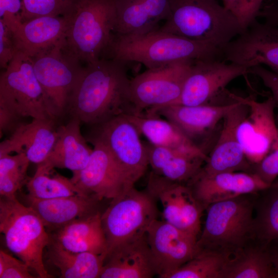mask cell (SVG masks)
<instances>
[{"instance_id": "30bf717a", "label": "cell", "mask_w": 278, "mask_h": 278, "mask_svg": "<svg viewBox=\"0 0 278 278\" xmlns=\"http://www.w3.org/2000/svg\"><path fill=\"white\" fill-rule=\"evenodd\" d=\"M88 142L103 145L118 164L130 184L144 175L149 165L145 144L135 126L124 114L92 126Z\"/></svg>"}, {"instance_id": "f1b7e54d", "label": "cell", "mask_w": 278, "mask_h": 278, "mask_svg": "<svg viewBox=\"0 0 278 278\" xmlns=\"http://www.w3.org/2000/svg\"><path fill=\"white\" fill-rule=\"evenodd\" d=\"M152 171L170 181L187 184L200 170L205 160L172 150L145 144Z\"/></svg>"}, {"instance_id": "f6af8a7d", "label": "cell", "mask_w": 278, "mask_h": 278, "mask_svg": "<svg viewBox=\"0 0 278 278\" xmlns=\"http://www.w3.org/2000/svg\"><path fill=\"white\" fill-rule=\"evenodd\" d=\"M272 184L273 185L278 186V182H274Z\"/></svg>"}, {"instance_id": "3957f363", "label": "cell", "mask_w": 278, "mask_h": 278, "mask_svg": "<svg viewBox=\"0 0 278 278\" xmlns=\"http://www.w3.org/2000/svg\"><path fill=\"white\" fill-rule=\"evenodd\" d=\"M158 29L221 49L243 31L217 0H171L169 15Z\"/></svg>"}, {"instance_id": "cb8c5ba5", "label": "cell", "mask_w": 278, "mask_h": 278, "mask_svg": "<svg viewBox=\"0 0 278 278\" xmlns=\"http://www.w3.org/2000/svg\"><path fill=\"white\" fill-rule=\"evenodd\" d=\"M25 199L27 205L36 212L49 232L76 219L97 213L100 201L93 194H76L48 199H37L27 195Z\"/></svg>"}, {"instance_id": "ba28073f", "label": "cell", "mask_w": 278, "mask_h": 278, "mask_svg": "<svg viewBox=\"0 0 278 278\" xmlns=\"http://www.w3.org/2000/svg\"><path fill=\"white\" fill-rule=\"evenodd\" d=\"M157 216L155 199L147 190L140 191L134 186L112 200L101 214L107 242L106 257L120 244L146 234Z\"/></svg>"}, {"instance_id": "e0dca14e", "label": "cell", "mask_w": 278, "mask_h": 278, "mask_svg": "<svg viewBox=\"0 0 278 278\" xmlns=\"http://www.w3.org/2000/svg\"><path fill=\"white\" fill-rule=\"evenodd\" d=\"M91 143L94 148L88 164L71 178L78 188L101 201L113 200L134 187L108 150L98 143Z\"/></svg>"}, {"instance_id": "52a82bcc", "label": "cell", "mask_w": 278, "mask_h": 278, "mask_svg": "<svg viewBox=\"0 0 278 278\" xmlns=\"http://www.w3.org/2000/svg\"><path fill=\"white\" fill-rule=\"evenodd\" d=\"M0 108L19 119H55L34 74L32 58L21 50H18L1 75Z\"/></svg>"}, {"instance_id": "4dcf8cb0", "label": "cell", "mask_w": 278, "mask_h": 278, "mask_svg": "<svg viewBox=\"0 0 278 278\" xmlns=\"http://www.w3.org/2000/svg\"><path fill=\"white\" fill-rule=\"evenodd\" d=\"M48 247L49 259L59 270L60 277H99L105 259L103 255L71 252L51 240Z\"/></svg>"}, {"instance_id": "7c38bea8", "label": "cell", "mask_w": 278, "mask_h": 278, "mask_svg": "<svg viewBox=\"0 0 278 278\" xmlns=\"http://www.w3.org/2000/svg\"><path fill=\"white\" fill-rule=\"evenodd\" d=\"M195 61H182L147 69L130 80V97L134 113L175 103Z\"/></svg>"}, {"instance_id": "83f0119b", "label": "cell", "mask_w": 278, "mask_h": 278, "mask_svg": "<svg viewBox=\"0 0 278 278\" xmlns=\"http://www.w3.org/2000/svg\"><path fill=\"white\" fill-rule=\"evenodd\" d=\"M71 14L43 16L23 22L13 32L18 50L33 57L63 40Z\"/></svg>"}, {"instance_id": "5bb4252c", "label": "cell", "mask_w": 278, "mask_h": 278, "mask_svg": "<svg viewBox=\"0 0 278 278\" xmlns=\"http://www.w3.org/2000/svg\"><path fill=\"white\" fill-rule=\"evenodd\" d=\"M146 190L161 203L164 221L198 237L204 210L187 184L170 181L151 171Z\"/></svg>"}, {"instance_id": "e575fe53", "label": "cell", "mask_w": 278, "mask_h": 278, "mask_svg": "<svg viewBox=\"0 0 278 278\" xmlns=\"http://www.w3.org/2000/svg\"><path fill=\"white\" fill-rule=\"evenodd\" d=\"M29 161L23 153L0 154V195L1 197H16L18 190L26 184Z\"/></svg>"}, {"instance_id": "d6a6232c", "label": "cell", "mask_w": 278, "mask_h": 278, "mask_svg": "<svg viewBox=\"0 0 278 278\" xmlns=\"http://www.w3.org/2000/svg\"><path fill=\"white\" fill-rule=\"evenodd\" d=\"M54 169L49 170L37 165L34 176L28 178L26 183L28 195L37 199H48L76 194L88 195L80 190L71 179L58 173H54Z\"/></svg>"}, {"instance_id": "9a60e30c", "label": "cell", "mask_w": 278, "mask_h": 278, "mask_svg": "<svg viewBox=\"0 0 278 278\" xmlns=\"http://www.w3.org/2000/svg\"><path fill=\"white\" fill-rule=\"evenodd\" d=\"M221 51L229 62L249 69L265 65L278 74V26L256 20Z\"/></svg>"}, {"instance_id": "5b68a950", "label": "cell", "mask_w": 278, "mask_h": 278, "mask_svg": "<svg viewBox=\"0 0 278 278\" xmlns=\"http://www.w3.org/2000/svg\"><path fill=\"white\" fill-rule=\"evenodd\" d=\"M115 0H79L65 38L68 53L81 63L104 58L114 33Z\"/></svg>"}, {"instance_id": "8fae6325", "label": "cell", "mask_w": 278, "mask_h": 278, "mask_svg": "<svg viewBox=\"0 0 278 278\" xmlns=\"http://www.w3.org/2000/svg\"><path fill=\"white\" fill-rule=\"evenodd\" d=\"M249 73L244 66L219 59L195 61L185 79L179 99L172 105L198 106L233 102L227 86L234 79Z\"/></svg>"}, {"instance_id": "7402d4cb", "label": "cell", "mask_w": 278, "mask_h": 278, "mask_svg": "<svg viewBox=\"0 0 278 278\" xmlns=\"http://www.w3.org/2000/svg\"><path fill=\"white\" fill-rule=\"evenodd\" d=\"M157 275L146 234L126 241L109 253L100 278H150Z\"/></svg>"}, {"instance_id": "836d02e7", "label": "cell", "mask_w": 278, "mask_h": 278, "mask_svg": "<svg viewBox=\"0 0 278 278\" xmlns=\"http://www.w3.org/2000/svg\"><path fill=\"white\" fill-rule=\"evenodd\" d=\"M228 258L218 253L197 252L191 259L165 278H221L222 270Z\"/></svg>"}, {"instance_id": "ffe728a7", "label": "cell", "mask_w": 278, "mask_h": 278, "mask_svg": "<svg viewBox=\"0 0 278 278\" xmlns=\"http://www.w3.org/2000/svg\"><path fill=\"white\" fill-rule=\"evenodd\" d=\"M187 185L204 210L211 204L241 195L258 193L270 185L253 173H198Z\"/></svg>"}, {"instance_id": "603a6c76", "label": "cell", "mask_w": 278, "mask_h": 278, "mask_svg": "<svg viewBox=\"0 0 278 278\" xmlns=\"http://www.w3.org/2000/svg\"><path fill=\"white\" fill-rule=\"evenodd\" d=\"M171 0H115L114 33L137 36L159 29V23L166 20Z\"/></svg>"}, {"instance_id": "60d3db41", "label": "cell", "mask_w": 278, "mask_h": 278, "mask_svg": "<svg viewBox=\"0 0 278 278\" xmlns=\"http://www.w3.org/2000/svg\"><path fill=\"white\" fill-rule=\"evenodd\" d=\"M18 49L13 32L0 20V65L6 68Z\"/></svg>"}, {"instance_id": "ee69618b", "label": "cell", "mask_w": 278, "mask_h": 278, "mask_svg": "<svg viewBox=\"0 0 278 278\" xmlns=\"http://www.w3.org/2000/svg\"><path fill=\"white\" fill-rule=\"evenodd\" d=\"M266 248L274 270L275 278H278V238L269 241Z\"/></svg>"}, {"instance_id": "4316f807", "label": "cell", "mask_w": 278, "mask_h": 278, "mask_svg": "<svg viewBox=\"0 0 278 278\" xmlns=\"http://www.w3.org/2000/svg\"><path fill=\"white\" fill-rule=\"evenodd\" d=\"M152 145L188 156L207 160L206 151L192 142L175 125L159 116L145 113L125 114Z\"/></svg>"}, {"instance_id": "b9f144b4", "label": "cell", "mask_w": 278, "mask_h": 278, "mask_svg": "<svg viewBox=\"0 0 278 278\" xmlns=\"http://www.w3.org/2000/svg\"><path fill=\"white\" fill-rule=\"evenodd\" d=\"M249 73L255 75L270 91L277 110L275 120L278 126V74L269 70L262 65H257L249 69Z\"/></svg>"}, {"instance_id": "ac0fdd59", "label": "cell", "mask_w": 278, "mask_h": 278, "mask_svg": "<svg viewBox=\"0 0 278 278\" xmlns=\"http://www.w3.org/2000/svg\"><path fill=\"white\" fill-rule=\"evenodd\" d=\"M237 102L235 100L224 105H169L146 111L145 113L164 117L206 152L213 131Z\"/></svg>"}, {"instance_id": "8d00e7d4", "label": "cell", "mask_w": 278, "mask_h": 278, "mask_svg": "<svg viewBox=\"0 0 278 278\" xmlns=\"http://www.w3.org/2000/svg\"><path fill=\"white\" fill-rule=\"evenodd\" d=\"M237 20L243 30L257 20L265 0H220Z\"/></svg>"}, {"instance_id": "8992f818", "label": "cell", "mask_w": 278, "mask_h": 278, "mask_svg": "<svg viewBox=\"0 0 278 278\" xmlns=\"http://www.w3.org/2000/svg\"><path fill=\"white\" fill-rule=\"evenodd\" d=\"M0 231L10 251L26 264L41 278L52 276L46 270L43 253L50 236L43 221L30 206L16 197H1Z\"/></svg>"}, {"instance_id": "7bdbcfd3", "label": "cell", "mask_w": 278, "mask_h": 278, "mask_svg": "<svg viewBox=\"0 0 278 278\" xmlns=\"http://www.w3.org/2000/svg\"><path fill=\"white\" fill-rule=\"evenodd\" d=\"M259 16L263 18L265 22L278 26V3L262 8Z\"/></svg>"}, {"instance_id": "44dd1931", "label": "cell", "mask_w": 278, "mask_h": 278, "mask_svg": "<svg viewBox=\"0 0 278 278\" xmlns=\"http://www.w3.org/2000/svg\"><path fill=\"white\" fill-rule=\"evenodd\" d=\"M57 119H32L19 124L9 138L0 144V154H24L30 162H44L53 149L58 136Z\"/></svg>"}, {"instance_id": "d4e9b609", "label": "cell", "mask_w": 278, "mask_h": 278, "mask_svg": "<svg viewBox=\"0 0 278 278\" xmlns=\"http://www.w3.org/2000/svg\"><path fill=\"white\" fill-rule=\"evenodd\" d=\"M81 121L71 118L58 127L55 145L46 160L40 165L49 170L55 168L67 169L73 173L79 172L88 164L93 149L80 131Z\"/></svg>"}, {"instance_id": "2e32d148", "label": "cell", "mask_w": 278, "mask_h": 278, "mask_svg": "<svg viewBox=\"0 0 278 278\" xmlns=\"http://www.w3.org/2000/svg\"><path fill=\"white\" fill-rule=\"evenodd\" d=\"M157 275L165 276L197 253L198 237L164 220L154 219L146 231Z\"/></svg>"}, {"instance_id": "d590c367", "label": "cell", "mask_w": 278, "mask_h": 278, "mask_svg": "<svg viewBox=\"0 0 278 278\" xmlns=\"http://www.w3.org/2000/svg\"><path fill=\"white\" fill-rule=\"evenodd\" d=\"M22 23L43 16H66L74 11L79 0H22Z\"/></svg>"}, {"instance_id": "277c9868", "label": "cell", "mask_w": 278, "mask_h": 278, "mask_svg": "<svg viewBox=\"0 0 278 278\" xmlns=\"http://www.w3.org/2000/svg\"><path fill=\"white\" fill-rule=\"evenodd\" d=\"M257 195H243L210 205L197 241V253L213 252L229 258L251 241Z\"/></svg>"}, {"instance_id": "74e56055", "label": "cell", "mask_w": 278, "mask_h": 278, "mask_svg": "<svg viewBox=\"0 0 278 278\" xmlns=\"http://www.w3.org/2000/svg\"><path fill=\"white\" fill-rule=\"evenodd\" d=\"M30 268L22 260H19L0 251V278H32Z\"/></svg>"}, {"instance_id": "ab89813d", "label": "cell", "mask_w": 278, "mask_h": 278, "mask_svg": "<svg viewBox=\"0 0 278 278\" xmlns=\"http://www.w3.org/2000/svg\"><path fill=\"white\" fill-rule=\"evenodd\" d=\"M22 0H0V20L13 32L22 23Z\"/></svg>"}, {"instance_id": "9c48e42d", "label": "cell", "mask_w": 278, "mask_h": 278, "mask_svg": "<svg viewBox=\"0 0 278 278\" xmlns=\"http://www.w3.org/2000/svg\"><path fill=\"white\" fill-rule=\"evenodd\" d=\"M36 76L47 97L52 116L67 114L70 95L83 67L67 50L65 39L31 57Z\"/></svg>"}, {"instance_id": "484cf974", "label": "cell", "mask_w": 278, "mask_h": 278, "mask_svg": "<svg viewBox=\"0 0 278 278\" xmlns=\"http://www.w3.org/2000/svg\"><path fill=\"white\" fill-rule=\"evenodd\" d=\"M50 232V240L66 250L102 254L106 258L107 242L99 211Z\"/></svg>"}, {"instance_id": "7a4b0ae2", "label": "cell", "mask_w": 278, "mask_h": 278, "mask_svg": "<svg viewBox=\"0 0 278 278\" xmlns=\"http://www.w3.org/2000/svg\"><path fill=\"white\" fill-rule=\"evenodd\" d=\"M106 54L125 63L135 62L148 69L182 61L219 59L221 49L211 43L193 41L158 29L137 36L114 34Z\"/></svg>"}, {"instance_id": "1f68e13d", "label": "cell", "mask_w": 278, "mask_h": 278, "mask_svg": "<svg viewBox=\"0 0 278 278\" xmlns=\"http://www.w3.org/2000/svg\"><path fill=\"white\" fill-rule=\"evenodd\" d=\"M254 212L253 239L266 245L278 238V186L271 184L257 193Z\"/></svg>"}, {"instance_id": "d6986e66", "label": "cell", "mask_w": 278, "mask_h": 278, "mask_svg": "<svg viewBox=\"0 0 278 278\" xmlns=\"http://www.w3.org/2000/svg\"><path fill=\"white\" fill-rule=\"evenodd\" d=\"M249 110L247 105L237 101L225 115L218 139L199 173L213 175L234 171L252 173V164L247 159L236 134L238 126L247 115Z\"/></svg>"}, {"instance_id": "4fadbf2b", "label": "cell", "mask_w": 278, "mask_h": 278, "mask_svg": "<svg viewBox=\"0 0 278 278\" xmlns=\"http://www.w3.org/2000/svg\"><path fill=\"white\" fill-rule=\"evenodd\" d=\"M234 100L247 105V115L238 126L236 134L248 161L252 165L260 162L278 144L275 104L271 96L258 101L253 95L246 98L229 92Z\"/></svg>"}, {"instance_id": "f546056e", "label": "cell", "mask_w": 278, "mask_h": 278, "mask_svg": "<svg viewBox=\"0 0 278 278\" xmlns=\"http://www.w3.org/2000/svg\"><path fill=\"white\" fill-rule=\"evenodd\" d=\"M221 278H275L266 245L252 239L228 258Z\"/></svg>"}, {"instance_id": "6da1fadb", "label": "cell", "mask_w": 278, "mask_h": 278, "mask_svg": "<svg viewBox=\"0 0 278 278\" xmlns=\"http://www.w3.org/2000/svg\"><path fill=\"white\" fill-rule=\"evenodd\" d=\"M125 64L102 58L83 67L70 95L67 114L92 126L134 113Z\"/></svg>"}, {"instance_id": "f35d334b", "label": "cell", "mask_w": 278, "mask_h": 278, "mask_svg": "<svg viewBox=\"0 0 278 278\" xmlns=\"http://www.w3.org/2000/svg\"><path fill=\"white\" fill-rule=\"evenodd\" d=\"M252 173L271 185L278 176V144L259 163L252 165Z\"/></svg>"}]
</instances>
